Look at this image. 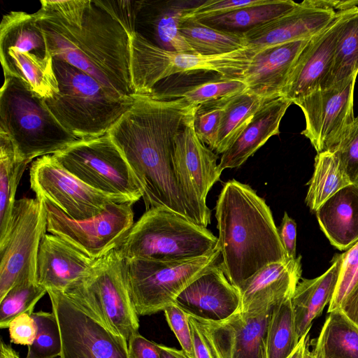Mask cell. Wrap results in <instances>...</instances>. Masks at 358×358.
<instances>
[{
	"instance_id": "obj_15",
	"label": "cell",
	"mask_w": 358,
	"mask_h": 358,
	"mask_svg": "<svg viewBox=\"0 0 358 358\" xmlns=\"http://www.w3.org/2000/svg\"><path fill=\"white\" fill-rule=\"evenodd\" d=\"M30 186L36 198L48 201L76 220L100 214L111 203L124 202L88 186L64 169L52 155L34 160Z\"/></svg>"
},
{
	"instance_id": "obj_26",
	"label": "cell",
	"mask_w": 358,
	"mask_h": 358,
	"mask_svg": "<svg viewBox=\"0 0 358 358\" xmlns=\"http://www.w3.org/2000/svg\"><path fill=\"white\" fill-rule=\"evenodd\" d=\"M330 243L348 250L358 241V187L350 185L336 193L315 212Z\"/></svg>"
},
{
	"instance_id": "obj_56",
	"label": "cell",
	"mask_w": 358,
	"mask_h": 358,
	"mask_svg": "<svg viewBox=\"0 0 358 358\" xmlns=\"http://www.w3.org/2000/svg\"><path fill=\"white\" fill-rule=\"evenodd\" d=\"M212 358H215V357L212 356Z\"/></svg>"
},
{
	"instance_id": "obj_50",
	"label": "cell",
	"mask_w": 358,
	"mask_h": 358,
	"mask_svg": "<svg viewBox=\"0 0 358 358\" xmlns=\"http://www.w3.org/2000/svg\"><path fill=\"white\" fill-rule=\"evenodd\" d=\"M194 358H212L210 350L193 318L189 315Z\"/></svg>"
},
{
	"instance_id": "obj_22",
	"label": "cell",
	"mask_w": 358,
	"mask_h": 358,
	"mask_svg": "<svg viewBox=\"0 0 358 358\" xmlns=\"http://www.w3.org/2000/svg\"><path fill=\"white\" fill-rule=\"evenodd\" d=\"M96 259L61 237L45 234L37 258V282L48 289L65 292L85 278Z\"/></svg>"
},
{
	"instance_id": "obj_57",
	"label": "cell",
	"mask_w": 358,
	"mask_h": 358,
	"mask_svg": "<svg viewBox=\"0 0 358 358\" xmlns=\"http://www.w3.org/2000/svg\"><path fill=\"white\" fill-rule=\"evenodd\" d=\"M313 358H314V357H313Z\"/></svg>"
},
{
	"instance_id": "obj_34",
	"label": "cell",
	"mask_w": 358,
	"mask_h": 358,
	"mask_svg": "<svg viewBox=\"0 0 358 358\" xmlns=\"http://www.w3.org/2000/svg\"><path fill=\"white\" fill-rule=\"evenodd\" d=\"M299 5L292 0H268L222 15L199 20L210 27L231 31H244L283 15Z\"/></svg>"
},
{
	"instance_id": "obj_40",
	"label": "cell",
	"mask_w": 358,
	"mask_h": 358,
	"mask_svg": "<svg viewBox=\"0 0 358 358\" xmlns=\"http://www.w3.org/2000/svg\"><path fill=\"white\" fill-rule=\"evenodd\" d=\"M231 96L201 103L195 109L193 117L195 133L201 141L213 151L216 147L221 117Z\"/></svg>"
},
{
	"instance_id": "obj_27",
	"label": "cell",
	"mask_w": 358,
	"mask_h": 358,
	"mask_svg": "<svg viewBox=\"0 0 358 358\" xmlns=\"http://www.w3.org/2000/svg\"><path fill=\"white\" fill-rule=\"evenodd\" d=\"M342 254L336 255L330 267L321 275L301 278L292 299L296 333L299 339L309 332L312 322L320 315L332 299L338 282Z\"/></svg>"
},
{
	"instance_id": "obj_45",
	"label": "cell",
	"mask_w": 358,
	"mask_h": 358,
	"mask_svg": "<svg viewBox=\"0 0 358 358\" xmlns=\"http://www.w3.org/2000/svg\"><path fill=\"white\" fill-rule=\"evenodd\" d=\"M163 311L168 324L177 338L182 350L190 358H194L189 315L175 303L167 306Z\"/></svg>"
},
{
	"instance_id": "obj_23",
	"label": "cell",
	"mask_w": 358,
	"mask_h": 358,
	"mask_svg": "<svg viewBox=\"0 0 358 358\" xmlns=\"http://www.w3.org/2000/svg\"><path fill=\"white\" fill-rule=\"evenodd\" d=\"M310 38L277 44L257 51L243 78L248 89L264 99L282 96L296 59Z\"/></svg>"
},
{
	"instance_id": "obj_46",
	"label": "cell",
	"mask_w": 358,
	"mask_h": 358,
	"mask_svg": "<svg viewBox=\"0 0 358 358\" xmlns=\"http://www.w3.org/2000/svg\"><path fill=\"white\" fill-rule=\"evenodd\" d=\"M96 2L117 21L131 38L135 33L138 1L96 0Z\"/></svg>"
},
{
	"instance_id": "obj_44",
	"label": "cell",
	"mask_w": 358,
	"mask_h": 358,
	"mask_svg": "<svg viewBox=\"0 0 358 358\" xmlns=\"http://www.w3.org/2000/svg\"><path fill=\"white\" fill-rule=\"evenodd\" d=\"M89 0H42L41 8L66 24L81 27Z\"/></svg>"
},
{
	"instance_id": "obj_5",
	"label": "cell",
	"mask_w": 358,
	"mask_h": 358,
	"mask_svg": "<svg viewBox=\"0 0 358 358\" xmlns=\"http://www.w3.org/2000/svg\"><path fill=\"white\" fill-rule=\"evenodd\" d=\"M0 130L10 138L17 157L28 163L78 140L61 125L43 99L11 77H4L0 91Z\"/></svg>"
},
{
	"instance_id": "obj_12",
	"label": "cell",
	"mask_w": 358,
	"mask_h": 358,
	"mask_svg": "<svg viewBox=\"0 0 358 358\" xmlns=\"http://www.w3.org/2000/svg\"><path fill=\"white\" fill-rule=\"evenodd\" d=\"M47 292L60 332L59 358H129L124 338L87 314L63 292Z\"/></svg>"
},
{
	"instance_id": "obj_18",
	"label": "cell",
	"mask_w": 358,
	"mask_h": 358,
	"mask_svg": "<svg viewBox=\"0 0 358 358\" xmlns=\"http://www.w3.org/2000/svg\"><path fill=\"white\" fill-rule=\"evenodd\" d=\"M272 308L238 311L220 322L194 320L215 358H266V339Z\"/></svg>"
},
{
	"instance_id": "obj_29",
	"label": "cell",
	"mask_w": 358,
	"mask_h": 358,
	"mask_svg": "<svg viewBox=\"0 0 358 358\" xmlns=\"http://www.w3.org/2000/svg\"><path fill=\"white\" fill-rule=\"evenodd\" d=\"M311 355L314 358H358V327L339 308L329 313Z\"/></svg>"
},
{
	"instance_id": "obj_37",
	"label": "cell",
	"mask_w": 358,
	"mask_h": 358,
	"mask_svg": "<svg viewBox=\"0 0 358 358\" xmlns=\"http://www.w3.org/2000/svg\"><path fill=\"white\" fill-rule=\"evenodd\" d=\"M48 293L37 282V275H22L0 300V328L8 329L11 321L22 313L32 314L39 300Z\"/></svg>"
},
{
	"instance_id": "obj_39",
	"label": "cell",
	"mask_w": 358,
	"mask_h": 358,
	"mask_svg": "<svg viewBox=\"0 0 358 358\" xmlns=\"http://www.w3.org/2000/svg\"><path fill=\"white\" fill-rule=\"evenodd\" d=\"M38 331L34 343L28 346L25 358H55L62 352L59 327L54 314L43 310L34 312Z\"/></svg>"
},
{
	"instance_id": "obj_31",
	"label": "cell",
	"mask_w": 358,
	"mask_h": 358,
	"mask_svg": "<svg viewBox=\"0 0 358 358\" xmlns=\"http://www.w3.org/2000/svg\"><path fill=\"white\" fill-rule=\"evenodd\" d=\"M179 30L194 52L218 55L248 48L243 31H231L210 27L199 20H180Z\"/></svg>"
},
{
	"instance_id": "obj_47",
	"label": "cell",
	"mask_w": 358,
	"mask_h": 358,
	"mask_svg": "<svg viewBox=\"0 0 358 358\" xmlns=\"http://www.w3.org/2000/svg\"><path fill=\"white\" fill-rule=\"evenodd\" d=\"M8 329L11 343L27 347L34 343L38 331L32 314L29 313L17 316L11 321Z\"/></svg>"
},
{
	"instance_id": "obj_36",
	"label": "cell",
	"mask_w": 358,
	"mask_h": 358,
	"mask_svg": "<svg viewBox=\"0 0 358 358\" xmlns=\"http://www.w3.org/2000/svg\"><path fill=\"white\" fill-rule=\"evenodd\" d=\"M358 71V8L345 21L339 34L332 65L320 89L329 87Z\"/></svg>"
},
{
	"instance_id": "obj_48",
	"label": "cell",
	"mask_w": 358,
	"mask_h": 358,
	"mask_svg": "<svg viewBox=\"0 0 358 358\" xmlns=\"http://www.w3.org/2000/svg\"><path fill=\"white\" fill-rule=\"evenodd\" d=\"M129 358H161L159 344L134 334L127 342Z\"/></svg>"
},
{
	"instance_id": "obj_54",
	"label": "cell",
	"mask_w": 358,
	"mask_h": 358,
	"mask_svg": "<svg viewBox=\"0 0 358 358\" xmlns=\"http://www.w3.org/2000/svg\"><path fill=\"white\" fill-rule=\"evenodd\" d=\"M161 358H190L182 350L159 344Z\"/></svg>"
},
{
	"instance_id": "obj_7",
	"label": "cell",
	"mask_w": 358,
	"mask_h": 358,
	"mask_svg": "<svg viewBox=\"0 0 358 358\" xmlns=\"http://www.w3.org/2000/svg\"><path fill=\"white\" fill-rule=\"evenodd\" d=\"M131 75L135 95L149 94L157 83L178 73L215 72L220 76L243 80L256 48L248 47L218 55L163 49L134 33L131 38Z\"/></svg>"
},
{
	"instance_id": "obj_14",
	"label": "cell",
	"mask_w": 358,
	"mask_h": 358,
	"mask_svg": "<svg viewBox=\"0 0 358 358\" xmlns=\"http://www.w3.org/2000/svg\"><path fill=\"white\" fill-rule=\"evenodd\" d=\"M43 201L47 231L95 259L115 249L134 224L131 204L128 203H111L96 216L76 220L48 201Z\"/></svg>"
},
{
	"instance_id": "obj_16",
	"label": "cell",
	"mask_w": 358,
	"mask_h": 358,
	"mask_svg": "<svg viewBox=\"0 0 358 358\" xmlns=\"http://www.w3.org/2000/svg\"><path fill=\"white\" fill-rule=\"evenodd\" d=\"M358 75L324 89H319L295 101L302 110L306 127L301 134L320 153L329 151L353 124L354 91Z\"/></svg>"
},
{
	"instance_id": "obj_42",
	"label": "cell",
	"mask_w": 358,
	"mask_h": 358,
	"mask_svg": "<svg viewBox=\"0 0 358 358\" xmlns=\"http://www.w3.org/2000/svg\"><path fill=\"white\" fill-rule=\"evenodd\" d=\"M329 152L337 158L351 183L358 187V116Z\"/></svg>"
},
{
	"instance_id": "obj_4",
	"label": "cell",
	"mask_w": 358,
	"mask_h": 358,
	"mask_svg": "<svg viewBox=\"0 0 358 358\" xmlns=\"http://www.w3.org/2000/svg\"><path fill=\"white\" fill-rule=\"evenodd\" d=\"M59 92L44 99L61 125L78 139L103 136L132 106L131 99L110 95L92 77L62 61L53 59Z\"/></svg>"
},
{
	"instance_id": "obj_43",
	"label": "cell",
	"mask_w": 358,
	"mask_h": 358,
	"mask_svg": "<svg viewBox=\"0 0 358 358\" xmlns=\"http://www.w3.org/2000/svg\"><path fill=\"white\" fill-rule=\"evenodd\" d=\"M268 1V0H208L196 6L189 7L182 15L181 20H201Z\"/></svg>"
},
{
	"instance_id": "obj_30",
	"label": "cell",
	"mask_w": 358,
	"mask_h": 358,
	"mask_svg": "<svg viewBox=\"0 0 358 358\" xmlns=\"http://www.w3.org/2000/svg\"><path fill=\"white\" fill-rule=\"evenodd\" d=\"M28 164L17 157L10 138L0 130V241L8 231L16 190Z\"/></svg>"
},
{
	"instance_id": "obj_1",
	"label": "cell",
	"mask_w": 358,
	"mask_h": 358,
	"mask_svg": "<svg viewBox=\"0 0 358 358\" xmlns=\"http://www.w3.org/2000/svg\"><path fill=\"white\" fill-rule=\"evenodd\" d=\"M197 106L184 98L134 95L132 106L108 131L143 191L146 210L164 208L203 227L178 182L173 137Z\"/></svg>"
},
{
	"instance_id": "obj_53",
	"label": "cell",
	"mask_w": 358,
	"mask_h": 358,
	"mask_svg": "<svg viewBox=\"0 0 358 358\" xmlns=\"http://www.w3.org/2000/svg\"><path fill=\"white\" fill-rule=\"evenodd\" d=\"M310 343V336L307 332L300 338L296 349L287 358H313L309 349Z\"/></svg>"
},
{
	"instance_id": "obj_49",
	"label": "cell",
	"mask_w": 358,
	"mask_h": 358,
	"mask_svg": "<svg viewBox=\"0 0 358 358\" xmlns=\"http://www.w3.org/2000/svg\"><path fill=\"white\" fill-rule=\"evenodd\" d=\"M278 234L287 257L296 259V224L287 212L284 213Z\"/></svg>"
},
{
	"instance_id": "obj_11",
	"label": "cell",
	"mask_w": 358,
	"mask_h": 358,
	"mask_svg": "<svg viewBox=\"0 0 358 358\" xmlns=\"http://www.w3.org/2000/svg\"><path fill=\"white\" fill-rule=\"evenodd\" d=\"M212 253L181 261L124 259L127 287L138 315H150L173 303L178 294L208 268L217 263Z\"/></svg>"
},
{
	"instance_id": "obj_24",
	"label": "cell",
	"mask_w": 358,
	"mask_h": 358,
	"mask_svg": "<svg viewBox=\"0 0 358 358\" xmlns=\"http://www.w3.org/2000/svg\"><path fill=\"white\" fill-rule=\"evenodd\" d=\"M301 256L268 264L247 280L239 289L242 312H261L271 308L293 294L301 278Z\"/></svg>"
},
{
	"instance_id": "obj_9",
	"label": "cell",
	"mask_w": 358,
	"mask_h": 358,
	"mask_svg": "<svg viewBox=\"0 0 358 358\" xmlns=\"http://www.w3.org/2000/svg\"><path fill=\"white\" fill-rule=\"evenodd\" d=\"M63 292L127 342L139 333L138 315L126 285L124 258L116 249L97 259L85 278Z\"/></svg>"
},
{
	"instance_id": "obj_19",
	"label": "cell",
	"mask_w": 358,
	"mask_h": 358,
	"mask_svg": "<svg viewBox=\"0 0 358 358\" xmlns=\"http://www.w3.org/2000/svg\"><path fill=\"white\" fill-rule=\"evenodd\" d=\"M355 8L338 12L330 24L313 36L301 52L282 94L292 103L321 88L332 65L341 31Z\"/></svg>"
},
{
	"instance_id": "obj_10",
	"label": "cell",
	"mask_w": 358,
	"mask_h": 358,
	"mask_svg": "<svg viewBox=\"0 0 358 358\" xmlns=\"http://www.w3.org/2000/svg\"><path fill=\"white\" fill-rule=\"evenodd\" d=\"M52 155L69 172L99 192L131 205L143 197L138 181L108 133L78 139Z\"/></svg>"
},
{
	"instance_id": "obj_33",
	"label": "cell",
	"mask_w": 358,
	"mask_h": 358,
	"mask_svg": "<svg viewBox=\"0 0 358 358\" xmlns=\"http://www.w3.org/2000/svg\"><path fill=\"white\" fill-rule=\"evenodd\" d=\"M265 100L248 89L230 97L221 117L215 153L230 147Z\"/></svg>"
},
{
	"instance_id": "obj_20",
	"label": "cell",
	"mask_w": 358,
	"mask_h": 358,
	"mask_svg": "<svg viewBox=\"0 0 358 358\" xmlns=\"http://www.w3.org/2000/svg\"><path fill=\"white\" fill-rule=\"evenodd\" d=\"M196 319L220 322L240 311V291L228 280L222 264L216 263L187 285L174 302Z\"/></svg>"
},
{
	"instance_id": "obj_51",
	"label": "cell",
	"mask_w": 358,
	"mask_h": 358,
	"mask_svg": "<svg viewBox=\"0 0 358 358\" xmlns=\"http://www.w3.org/2000/svg\"><path fill=\"white\" fill-rule=\"evenodd\" d=\"M313 6L341 12L355 8H358V0H305Z\"/></svg>"
},
{
	"instance_id": "obj_6",
	"label": "cell",
	"mask_w": 358,
	"mask_h": 358,
	"mask_svg": "<svg viewBox=\"0 0 358 358\" xmlns=\"http://www.w3.org/2000/svg\"><path fill=\"white\" fill-rule=\"evenodd\" d=\"M218 238L206 227L164 208H152L135 222L115 248L124 259L181 261L207 255Z\"/></svg>"
},
{
	"instance_id": "obj_13",
	"label": "cell",
	"mask_w": 358,
	"mask_h": 358,
	"mask_svg": "<svg viewBox=\"0 0 358 358\" xmlns=\"http://www.w3.org/2000/svg\"><path fill=\"white\" fill-rule=\"evenodd\" d=\"M47 231V213L39 199L16 200L10 227L0 241V300L27 273L37 275V258Z\"/></svg>"
},
{
	"instance_id": "obj_52",
	"label": "cell",
	"mask_w": 358,
	"mask_h": 358,
	"mask_svg": "<svg viewBox=\"0 0 358 358\" xmlns=\"http://www.w3.org/2000/svg\"><path fill=\"white\" fill-rule=\"evenodd\" d=\"M339 309L358 327V285L343 301Z\"/></svg>"
},
{
	"instance_id": "obj_17",
	"label": "cell",
	"mask_w": 358,
	"mask_h": 358,
	"mask_svg": "<svg viewBox=\"0 0 358 358\" xmlns=\"http://www.w3.org/2000/svg\"><path fill=\"white\" fill-rule=\"evenodd\" d=\"M193 117L173 137V162L180 187L206 228L211 215L206 196L213 185L220 180L222 173L218 169L217 153L196 136Z\"/></svg>"
},
{
	"instance_id": "obj_35",
	"label": "cell",
	"mask_w": 358,
	"mask_h": 358,
	"mask_svg": "<svg viewBox=\"0 0 358 358\" xmlns=\"http://www.w3.org/2000/svg\"><path fill=\"white\" fill-rule=\"evenodd\" d=\"M293 294L273 306L266 332V358H287L299 344L292 303Z\"/></svg>"
},
{
	"instance_id": "obj_2",
	"label": "cell",
	"mask_w": 358,
	"mask_h": 358,
	"mask_svg": "<svg viewBox=\"0 0 358 358\" xmlns=\"http://www.w3.org/2000/svg\"><path fill=\"white\" fill-rule=\"evenodd\" d=\"M34 15L53 59L83 71L116 99L134 98L131 38L96 0H89L81 27L69 25L41 8Z\"/></svg>"
},
{
	"instance_id": "obj_38",
	"label": "cell",
	"mask_w": 358,
	"mask_h": 358,
	"mask_svg": "<svg viewBox=\"0 0 358 358\" xmlns=\"http://www.w3.org/2000/svg\"><path fill=\"white\" fill-rule=\"evenodd\" d=\"M248 89L243 80L220 76L219 78L203 82L188 87L178 94H156L150 95L158 98H184L189 104L198 106L201 103L231 96Z\"/></svg>"
},
{
	"instance_id": "obj_32",
	"label": "cell",
	"mask_w": 358,
	"mask_h": 358,
	"mask_svg": "<svg viewBox=\"0 0 358 358\" xmlns=\"http://www.w3.org/2000/svg\"><path fill=\"white\" fill-rule=\"evenodd\" d=\"M307 185L305 202L315 213L325 201L352 183L335 155L324 151L317 154L314 172Z\"/></svg>"
},
{
	"instance_id": "obj_3",
	"label": "cell",
	"mask_w": 358,
	"mask_h": 358,
	"mask_svg": "<svg viewBox=\"0 0 358 358\" xmlns=\"http://www.w3.org/2000/svg\"><path fill=\"white\" fill-rule=\"evenodd\" d=\"M215 217L223 269L238 290L266 265L289 259L269 206L250 185L235 179L225 182Z\"/></svg>"
},
{
	"instance_id": "obj_8",
	"label": "cell",
	"mask_w": 358,
	"mask_h": 358,
	"mask_svg": "<svg viewBox=\"0 0 358 358\" xmlns=\"http://www.w3.org/2000/svg\"><path fill=\"white\" fill-rule=\"evenodd\" d=\"M0 59L4 77L18 79L43 99L59 92L53 57L34 13L11 11L0 24Z\"/></svg>"
},
{
	"instance_id": "obj_28",
	"label": "cell",
	"mask_w": 358,
	"mask_h": 358,
	"mask_svg": "<svg viewBox=\"0 0 358 358\" xmlns=\"http://www.w3.org/2000/svg\"><path fill=\"white\" fill-rule=\"evenodd\" d=\"M189 7L182 3L166 5L157 8L155 13H150L138 1L135 32L149 29L150 34L143 38L150 43L167 50L194 52L179 30L182 16Z\"/></svg>"
},
{
	"instance_id": "obj_41",
	"label": "cell",
	"mask_w": 358,
	"mask_h": 358,
	"mask_svg": "<svg viewBox=\"0 0 358 358\" xmlns=\"http://www.w3.org/2000/svg\"><path fill=\"white\" fill-rule=\"evenodd\" d=\"M358 285V241L342 254V264L336 287L327 313L338 309Z\"/></svg>"
},
{
	"instance_id": "obj_21",
	"label": "cell",
	"mask_w": 358,
	"mask_h": 358,
	"mask_svg": "<svg viewBox=\"0 0 358 358\" xmlns=\"http://www.w3.org/2000/svg\"><path fill=\"white\" fill-rule=\"evenodd\" d=\"M337 13L305 0L289 13L243 31L247 47L260 50L271 45L312 38L326 28Z\"/></svg>"
},
{
	"instance_id": "obj_55",
	"label": "cell",
	"mask_w": 358,
	"mask_h": 358,
	"mask_svg": "<svg viewBox=\"0 0 358 358\" xmlns=\"http://www.w3.org/2000/svg\"><path fill=\"white\" fill-rule=\"evenodd\" d=\"M0 358H21L18 353L3 341L0 345Z\"/></svg>"
},
{
	"instance_id": "obj_25",
	"label": "cell",
	"mask_w": 358,
	"mask_h": 358,
	"mask_svg": "<svg viewBox=\"0 0 358 358\" xmlns=\"http://www.w3.org/2000/svg\"><path fill=\"white\" fill-rule=\"evenodd\" d=\"M292 102L284 96L266 99L238 137L226 150L218 164L226 169L241 166L273 136L280 134V124Z\"/></svg>"
}]
</instances>
